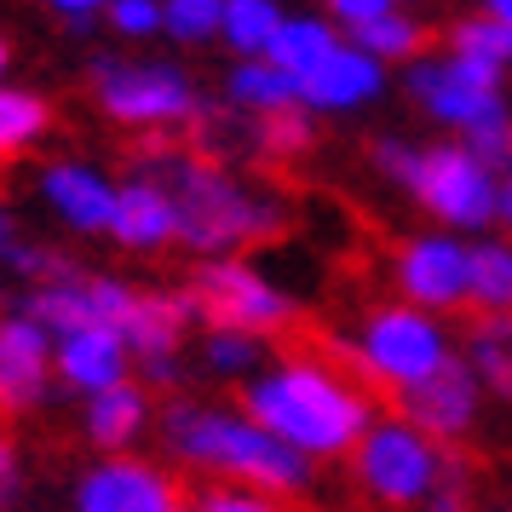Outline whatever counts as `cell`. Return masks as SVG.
<instances>
[{"label":"cell","mask_w":512,"mask_h":512,"mask_svg":"<svg viewBox=\"0 0 512 512\" xmlns=\"http://www.w3.org/2000/svg\"><path fill=\"white\" fill-rule=\"evenodd\" d=\"M472 294H478L489 311L512 305V248L507 242H489V248L472 254Z\"/></svg>","instance_id":"484cf974"},{"label":"cell","mask_w":512,"mask_h":512,"mask_svg":"<svg viewBox=\"0 0 512 512\" xmlns=\"http://www.w3.org/2000/svg\"><path fill=\"white\" fill-rule=\"evenodd\" d=\"M403 288L426 305H455L472 294V254L449 236H426L403 254Z\"/></svg>","instance_id":"4fadbf2b"},{"label":"cell","mask_w":512,"mask_h":512,"mask_svg":"<svg viewBox=\"0 0 512 512\" xmlns=\"http://www.w3.org/2000/svg\"><path fill=\"white\" fill-rule=\"evenodd\" d=\"M47 196H52V208L64 213L70 225H81V231L110 225V213H116V190H104L87 167H52Z\"/></svg>","instance_id":"ac0fdd59"},{"label":"cell","mask_w":512,"mask_h":512,"mask_svg":"<svg viewBox=\"0 0 512 512\" xmlns=\"http://www.w3.org/2000/svg\"><path fill=\"white\" fill-rule=\"evenodd\" d=\"M93 81H98L104 110L116 121H179V116H196L202 110L196 93L173 70H121L110 58H98Z\"/></svg>","instance_id":"8992f818"},{"label":"cell","mask_w":512,"mask_h":512,"mask_svg":"<svg viewBox=\"0 0 512 512\" xmlns=\"http://www.w3.org/2000/svg\"><path fill=\"white\" fill-rule=\"evenodd\" d=\"M133 162H139V185L162 190L179 236H185L190 248H202V254L231 248V242H248V236H271L282 225L265 202L242 196L225 173H213L202 156H190L179 144L150 139Z\"/></svg>","instance_id":"6da1fadb"},{"label":"cell","mask_w":512,"mask_h":512,"mask_svg":"<svg viewBox=\"0 0 512 512\" xmlns=\"http://www.w3.org/2000/svg\"><path fill=\"white\" fill-rule=\"evenodd\" d=\"M357 47L369 52V58H409L420 47V29L409 18H369V24H357Z\"/></svg>","instance_id":"f1b7e54d"},{"label":"cell","mask_w":512,"mask_h":512,"mask_svg":"<svg viewBox=\"0 0 512 512\" xmlns=\"http://www.w3.org/2000/svg\"><path fill=\"white\" fill-rule=\"evenodd\" d=\"M472 357L489 374V386L512 397V323L507 317H489V323L472 328Z\"/></svg>","instance_id":"cb8c5ba5"},{"label":"cell","mask_w":512,"mask_h":512,"mask_svg":"<svg viewBox=\"0 0 512 512\" xmlns=\"http://www.w3.org/2000/svg\"><path fill=\"white\" fill-rule=\"evenodd\" d=\"M363 484L380 495V501H415L432 489V449L409 432L386 420L369 443H363Z\"/></svg>","instance_id":"30bf717a"},{"label":"cell","mask_w":512,"mask_h":512,"mask_svg":"<svg viewBox=\"0 0 512 512\" xmlns=\"http://www.w3.org/2000/svg\"><path fill=\"white\" fill-rule=\"evenodd\" d=\"M254 357H259V346L248 340V334H236V328H219V334L208 340V363L213 369H248Z\"/></svg>","instance_id":"1f68e13d"},{"label":"cell","mask_w":512,"mask_h":512,"mask_svg":"<svg viewBox=\"0 0 512 512\" xmlns=\"http://www.w3.org/2000/svg\"><path fill=\"white\" fill-rule=\"evenodd\" d=\"M167 443L196 466H219V472H242L254 484H271V489H300L305 484V461L300 449L277 443L271 432L259 426H242V420H225V415H208V409H173L167 415Z\"/></svg>","instance_id":"3957f363"},{"label":"cell","mask_w":512,"mask_h":512,"mask_svg":"<svg viewBox=\"0 0 512 512\" xmlns=\"http://www.w3.org/2000/svg\"><path fill=\"white\" fill-rule=\"evenodd\" d=\"M466 156L478 167H512V121H507V110H495V116H484V121H472L466 127Z\"/></svg>","instance_id":"f546056e"},{"label":"cell","mask_w":512,"mask_h":512,"mask_svg":"<svg viewBox=\"0 0 512 512\" xmlns=\"http://www.w3.org/2000/svg\"><path fill=\"white\" fill-rule=\"evenodd\" d=\"M409 87L420 93V104L432 110L438 121H484L501 110V98H495V70L478 64V58H449V64H420L409 75Z\"/></svg>","instance_id":"9c48e42d"},{"label":"cell","mask_w":512,"mask_h":512,"mask_svg":"<svg viewBox=\"0 0 512 512\" xmlns=\"http://www.w3.org/2000/svg\"><path fill=\"white\" fill-rule=\"evenodd\" d=\"M110 18H116L127 35H150V29L162 24V6H156V0H110Z\"/></svg>","instance_id":"d6a6232c"},{"label":"cell","mask_w":512,"mask_h":512,"mask_svg":"<svg viewBox=\"0 0 512 512\" xmlns=\"http://www.w3.org/2000/svg\"><path fill=\"white\" fill-rule=\"evenodd\" d=\"M12 484H18V466H12V449L0 443V501L12 495Z\"/></svg>","instance_id":"8d00e7d4"},{"label":"cell","mask_w":512,"mask_h":512,"mask_svg":"<svg viewBox=\"0 0 512 512\" xmlns=\"http://www.w3.org/2000/svg\"><path fill=\"white\" fill-rule=\"evenodd\" d=\"M380 93V64L369 52H328L311 75H300V98L317 110H351Z\"/></svg>","instance_id":"9a60e30c"},{"label":"cell","mask_w":512,"mask_h":512,"mask_svg":"<svg viewBox=\"0 0 512 512\" xmlns=\"http://www.w3.org/2000/svg\"><path fill=\"white\" fill-rule=\"evenodd\" d=\"M162 24L179 41H202V35H213V24H225V0H167Z\"/></svg>","instance_id":"4dcf8cb0"},{"label":"cell","mask_w":512,"mask_h":512,"mask_svg":"<svg viewBox=\"0 0 512 512\" xmlns=\"http://www.w3.org/2000/svg\"><path fill=\"white\" fill-rule=\"evenodd\" d=\"M271 64H277L282 75H311L317 64H323L328 52H334V35H328L323 24H311V18H294V24H282L277 35H271Z\"/></svg>","instance_id":"ffe728a7"},{"label":"cell","mask_w":512,"mask_h":512,"mask_svg":"<svg viewBox=\"0 0 512 512\" xmlns=\"http://www.w3.org/2000/svg\"><path fill=\"white\" fill-rule=\"evenodd\" d=\"M495 213H501V219L512 225V173H507V185L495 190Z\"/></svg>","instance_id":"f35d334b"},{"label":"cell","mask_w":512,"mask_h":512,"mask_svg":"<svg viewBox=\"0 0 512 512\" xmlns=\"http://www.w3.org/2000/svg\"><path fill=\"white\" fill-rule=\"evenodd\" d=\"M231 98L265 116V110H288V104L300 98V81L282 75L277 64H242V70L231 75Z\"/></svg>","instance_id":"7402d4cb"},{"label":"cell","mask_w":512,"mask_h":512,"mask_svg":"<svg viewBox=\"0 0 512 512\" xmlns=\"http://www.w3.org/2000/svg\"><path fill=\"white\" fill-rule=\"evenodd\" d=\"M328 6H334V12H340V18H346L351 29L369 24V18H386V12H392V0H328Z\"/></svg>","instance_id":"e575fe53"},{"label":"cell","mask_w":512,"mask_h":512,"mask_svg":"<svg viewBox=\"0 0 512 512\" xmlns=\"http://www.w3.org/2000/svg\"><path fill=\"white\" fill-rule=\"evenodd\" d=\"M144 420V397L133 386H110V392H93V409H87V432L93 443H127Z\"/></svg>","instance_id":"44dd1931"},{"label":"cell","mask_w":512,"mask_h":512,"mask_svg":"<svg viewBox=\"0 0 512 512\" xmlns=\"http://www.w3.org/2000/svg\"><path fill=\"white\" fill-rule=\"evenodd\" d=\"M110 231H116L127 248H156V242H167V236H179V225H173V208H167L162 190L133 185V190H121L116 196Z\"/></svg>","instance_id":"d6986e66"},{"label":"cell","mask_w":512,"mask_h":512,"mask_svg":"<svg viewBox=\"0 0 512 512\" xmlns=\"http://www.w3.org/2000/svg\"><path fill=\"white\" fill-rule=\"evenodd\" d=\"M277 29L282 24H277V6L271 0H225V35H231V47L265 52Z\"/></svg>","instance_id":"603a6c76"},{"label":"cell","mask_w":512,"mask_h":512,"mask_svg":"<svg viewBox=\"0 0 512 512\" xmlns=\"http://www.w3.org/2000/svg\"><path fill=\"white\" fill-rule=\"evenodd\" d=\"M52 6H58V12H75V24H87L81 12H93V6H104V0H52Z\"/></svg>","instance_id":"74e56055"},{"label":"cell","mask_w":512,"mask_h":512,"mask_svg":"<svg viewBox=\"0 0 512 512\" xmlns=\"http://www.w3.org/2000/svg\"><path fill=\"white\" fill-rule=\"evenodd\" d=\"M455 58H478L489 70L512 64V24L501 18H472V24L455 29Z\"/></svg>","instance_id":"d4e9b609"},{"label":"cell","mask_w":512,"mask_h":512,"mask_svg":"<svg viewBox=\"0 0 512 512\" xmlns=\"http://www.w3.org/2000/svg\"><path fill=\"white\" fill-rule=\"evenodd\" d=\"M190 311H196L190 294H179V300H167V294H133V311L121 317V340H133L144 357L173 351V340H179V328H185Z\"/></svg>","instance_id":"e0dca14e"},{"label":"cell","mask_w":512,"mask_h":512,"mask_svg":"<svg viewBox=\"0 0 512 512\" xmlns=\"http://www.w3.org/2000/svg\"><path fill=\"white\" fill-rule=\"evenodd\" d=\"M47 127V104L29 93H0V156H12L18 144H29Z\"/></svg>","instance_id":"4316f807"},{"label":"cell","mask_w":512,"mask_h":512,"mask_svg":"<svg viewBox=\"0 0 512 512\" xmlns=\"http://www.w3.org/2000/svg\"><path fill=\"white\" fill-rule=\"evenodd\" d=\"M403 409H409V420H420V432L455 438L466 420H472V409H478V386H472L466 363H449L443 357L426 380L403 386Z\"/></svg>","instance_id":"8fae6325"},{"label":"cell","mask_w":512,"mask_h":512,"mask_svg":"<svg viewBox=\"0 0 512 512\" xmlns=\"http://www.w3.org/2000/svg\"><path fill=\"white\" fill-rule=\"evenodd\" d=\"M374 162H380V173H392L397 185L415 190V179H420V156L415 150H403V144H374Z\"/></svg>","instance_id":"836d02e7"},{"label":"cell","mask_w":512,"mask_h":512,"mask_svg":"<svg viewBox=\"0 0 512 512\" xmlns=\"http://www.w3.org/2000/svg\"><path fill=\"white\" fill-rule=\"evenodd\" d=\"M0 70H6V47H0Z\"/></svg>","instance_id":"7bdbcfd3"},{"label":"cell","mask_w":512,"mask_h":512,"mask_svg":"<svg viewBox=\"0 0 512 512\" xmlns=\"http://www.w3.org/2000/svg\"><path fill=\"white\" fill-rule=\"evenodd\" d=\"M190 305L213 328H236V334L288 323V300H282L277 288H265L254 271H242V265H208L196 277V288H190Z\"/></svg>","instance_id":"277c9868"},{"label":"cell","mask_w":512,"mask_h":512,"mask_svg":"<svg viewBox=\"0 0 512 512\" xmlns=\"http://www.w3.org/2000/svg\"><path fill=\"white\" fill-rule=\"evenodd\" d=\"M41 374H47V328L0 323V409H29L41 397Z\"/></svg>","instance_id":"5bb4252c"},{"label":"cell","mask_w":512,"mask_h":512,"mask_svg":"<svg viewBox=\"0 0 512 512\" xmlns=\"http://www.w3.org/2000/svg\"><path fill=\"white\" fill-rule=\"evenodd\" d=\"M432 512H466V507H461V501H455V495H443V501H438V507H432Z\"/></svg>","instance_id":"b9f144b4"},{"label":"cell","mask_w":512,"mask_h":512,"mask_svg":"<svg viewBox=\"0 0 512 512\" xmlns=\"http://www.w3.org/2000/svg\"><path fill=\"white\" fill-rule=\"evenodd\" d=\"M489 12H495L501 24H512V0H489Z\"/></svg>","instance_id":"60d3db41"},{"label":"cell","mask_w":512,"mask_h":512,"mask_svg":"<svg viewBox=\"0 0 512 512\" xmlns=\"http://www.w3.org/2000/svg\"><path fill=\"white\" fill-rule=\"evenodd\" d=\"M242 403H248V415H254L259 432H271L288 449L334 455V449H346L363 432V403L351 392H340V374L311 369V363H294L277 380L248 386Z\"/></svg>","instance_id":"7a4b0ae2"},{"label":"cell","mask_w":512,"mask_h":512,"mask_svg":"<svg viewBox=\"0 0 512 512\" xmlns=\"http://www.w3.org/2000/svg\"><path fill=\"white\" fill-rule=\"evenodd\" d=\"M305 144H311L305 116H294V110H265V116H259V127H254L259 156H300Z\"/></svg>","instance_id":"83f0119b"},{"label":"cell","mask_w":512,"mask_h":512,"mask_svg":"<svg viewBox=\"0 0 512 512\" xmlns=\"http://www.w3.org/2000/svg\"><path fill=\"white\" fill-rule=\"evenodd\" d=\"M127 311H133V288L98 277H64L29 294V323L52 328V334H75V328H116L121 334Z\"/></svg>","instance_id":"5b68a950"},{"label":"cell","mask_w":512,"mask_h":512,"mask_svg":"<svg viewBox=\"0 0 512 512\" xmlns=\"http://www.w3.org/2000/svg\"><path fill=\"white\" fill-rule=\"evenodd\" d=\"M12 254V225H6V213H0V259Z\"/></svg>","instance_id":"ab89813d"},{"label":"cell","mask_w":512,"mask_h":512,"mask_svg":"<svg viewBox=\"0 0 512 512\" xmlns=\"http://www.w3.org/2000/svg\"><path fill=\"white\" fill-rule=\"evenodd\" d=\"M363 357L386 386H415L443 363V340L432 323H420L415 311H380L363 328Z\"/></svg>","instance_id":"ba28073f"},{"label":"cell","mask_w":512,"mask_h":512,"mask_svg":"<svg viewBox=\"0 0 512 512\" xmlns=\"http://www.w3.org/2000/svg\"><path fill=\"white\" fill-rule=\"evenodd\" d=\"M64 374L87 392L121 386V334L116 328H75L64 334Z\"/></svg>","instance_id":"2e32d148"},{"label":"cell","mask_w":512,"mask_h":512,"mask_svg":"<svg viewBox=\"0 0 512 512\" xmlns=\"http://www.w3.org/2000/svg\"><path fill=\"white\" fill-rule=\"evenodd\" d=\"M208 512H277V507H265V501H254V495H208Z\"/></svg>","instance_id":"d590c367"},{"label":"cell","mask_w":512,"mask_h":512,"mask_svg":"<svg viewBox=\"0 0 512 512\" xmlns=\"http://www.w3.org/2000/svg\"><path fill=\"white\" fill-rule=\"evenodd\" d=\"M415 196L432 213H443L449 225H484L489 213H495V185H489V173L472 162L466 150H449V144L420 156Z\"/></svg>","instance_id":"52a82bcc"},{"label":"cell","mask_w":512,"mask_h":512,"mask_svg":"<svg viewBox=\"0 0 512 512\" xmlns=\"http://www.w3.org/2000/svg\"><path fill=\"white\" fill-rule=\"evenodd\" d=\"M75 507L81 512H173V484H162L139 461H110L81 484Z\"/></svg>","instance_id":"7c38bea8"}]
</instances>
